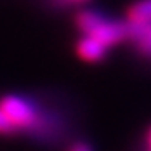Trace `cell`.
<instances>
[{
  "mask_svg": "<svg viewBox=\"0 0 151 151\" xmlns=\"http://www.w3.org/2000/svg\"><path fill=\"white\" fill-rule=\"evenodd\" d=\"M0 137H27L57 144L66 137V120L53 107L22 95L0 96Z\"/></svg>",
  "mask_w": 151,
  "mask_h": 151,
  "instance_id": "1",
  "label": "cell"
},
{
  "mask_svg": "<svg viewBox=\"0 0 151 151\" xmlns=\"http://www.w3.org/2000/svg\"><path fill=\"white\" fill-rule=\"evenodd\" d=\"M75 27L78 37L91 38L111 51L127 42V27L122 18H115L99 9H78L75 15Z\"/></svg>",
  "mask_w": 151,
  "mask_h": 151,
  "instance_id": "2",
  "label": "cell"
},
{
  "mask_svg": "<svg viewBox=\"0 0 151 151\" xmlns=\"http://www.w3.org/2000/svg\"><path fill=\"white\" fill-rule=\"evenodd\" d=\"M126 44L133 49V53L142 62L151 64V24L142 27H127Z\"/></svg>",
  "mask_w": 151,
  "mask_h": 151,
  "instance_id": "3",
  "label": "cell"
},
{
  "mask_svg": "<svg viewBox=\"0 0 151 151\" xmlns=\"http://www.w3.org/2000/svg\"><path fill=\"white\" fill-rule=\"evenodd\" d=\"M75 53L80 60H84L86 64H100L107 58L109 51L104 46H100L99 42H95L91 38L86 37H78L75 42Z\"/></svg>",
  "mask_w": 151,
  "mask_h": 151,
  "instance_id": "4",
  "label": "cell"
},
{
  "mask_svg": "<svg viewBox=\"0 0 151 151\" xmlns=\"http://www.w3.org/2000/svg\"><path fill=\"white\" fill-rule=\"evenodd\" d=\"M122 20L127 27H142L151 24V0H135L126 9Z\"/></svg>",
  "mask_w": 151,
  "mask_h": 151,
  "instance_id": "5",
  "label": "cell"
},
{
  "mask_svg": "<svg viewBox=\"0 0 151 151\" xmlns=\"http://www.w3.org/2000/svg\"><path fill=\"white\" fill-rule=\"evenodd\" d=\"M66 151H95V149L88 140H75V142L69 144V147Z\"/></svg>",
  "mask_w": 151,
  "mask_h": 151,
  "instance_id": "6",
  "label": "cell"
},
{
  "mask_svg": "<svg viewBox=\"0 0 151 151\" xmlns=\"http://www.w3.org/2000/svg\"><path fill=\"white\" fill-rule=\"evenodd\" d=\"M60 6H80V4H86L89 0H57Z\"/></svg>",
  "mask_w": 151,
  "mask_h": 151,
  "instance_id": "7",
  "label": "cell"
},
{
  "mask_svg": "<svg viewBox=\"0 0 151 151\" xmlns=\"http://www.w3.org/2000/svg\"><path fill=\"white\" fill-rule=\"evenodd\" d=\"M144 147H146V151H151V126L147 127L146 137H144Z\"/></svg>",
  "mask_w": 151,
  "mask_h": 151,
  "instance_id": "8",
  "label": "cell"
}]
</instances>
